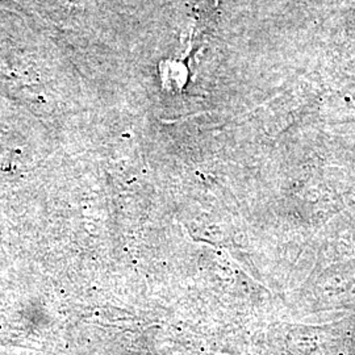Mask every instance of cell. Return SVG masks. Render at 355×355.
<instances>
[{
    "label": "cell",
    "mask_w": 355,
    "mask_h": 355,
    "mask_svg": "<svg viewBox=\"0 0 355 355\" xmlns=\"http://www.w3.org/2000/svg\"><path fill=\"white\" fill-rule=\"evenodd\" d=\"M279 355H355V330H287Z\"/></svg>",
    "instance_id": "obj_1"
}]
</instances>
